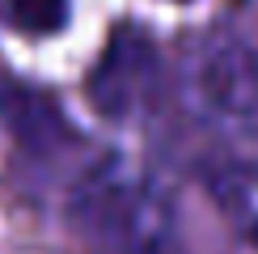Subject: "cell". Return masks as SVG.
I'll return each instance as SVG.
<instances>
[{"label":"cell","instance_id":"6da1fadb","mask_svg":"<svg viewBox=\"0 0 258 254\" xmlns=\"http://www.w3.org/2000/svg\"><path fill=\"white\" fill-rule=\"evenodd\" d=\"M72 233L93 254H161L169 246L174 208L148 169L132 161H102L68 199Z\"/></svg>","mask_w":258,"mask_h":254},{"label":"cell","instance_id":"7a4b0ae2","mask_svg":"<svg viewBox=\"0 0 258 254\" xmlns=\"http://www.w3.org/2000/svg\"><path fill=\"white\" fill-rule=\"evenodd\" d=\"M182 98L190 114L224 136H258V55L233 34H203L182 55Z\"/></svg>","mask_w":258,"mask_h":254},{"label":"cell","instance_id":"3957f363","mask_svg":"<svg viewBox=\"0 0 258 254\" xmlns=\"http://www.w3.org/2000/svg\"><path fill=\"white\" fill-rule=\"evenodd\" d=\"M153 81H157L153 47L136 30H123L110 38V47L102 51L98 68L89 77V102L106 119H127L153 98Z\"/></svg>","mask_w":258,"mask_h":254},{"label":"cell","instance_id":"277c9868","mask_svg":"<svg viewBox=\"0 0 258 254\" xmlns=\"http://www.w3.org/2000/svg\"><path fill=\"white\" fill-rule=\"evenodd\" d=\"M0 123L30 153H55L72 140L55 98H47L42 89L21 85V81H0Z\"/></svg>","mask_w":258,"mask_h":254},{"label":"cell","instance_id":"5b68a950","mask_svg":"<svg viewBox=\"0 0 258 254\" xmlns=\"http://www.w3.org/2000/svg\"><path fill=\"white\" fill-rule=\"evenodd\" d=\"M9 21L21 34H59L68 21V0H9Z\"/></svg>","mask_w":258,"mask_h":254}]
</instances>
